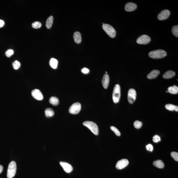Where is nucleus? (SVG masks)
<instances>
[{
  "label": "nucleus",
  "mask_w": 178,
  "mask_h": 178,
  "mask_svg": "<svg viewBox=\"0 0 178 178\" xmlns=\"http://www.w3.org/2000/svg\"><path fill=\"white\" fill-rule=\"evenodd\" d=\"M148 55L150 58L153 59H159L165 57L167 55V53L165 50L159 49L149 52Z\"/></svg>",
  "instance_id": "nucleus-1"
},
{
  "label": "nucleus",
  "mask_w": 178,
  "mask_h": 178,
  "mask_svg": "<svg viewBox=\"0 0 178 178\" xmlns=\"http://www.w3.org/2000/svg\"><path fill=\"white\" fill-rule=\"evenodd\" d=\"M17 165L16 162L12 161L9 165L7 172V178H13L16 174Z\"/></svg>",
  "instance_id": "nucleus-2"
},
{
  "label": "nucleus",
  "mask_w": 178,
  "mask_h": 178,
  "mask_svg": "<svg viewBox=\"0 0 178 178\" xmlns=\"http://www.w3.org/2000/svg\"><path fill=\"white\" fill-rule=\"evenodd\" d=\"M83 125L88 128L94 135H98L99 128L97 125L95 123L91 121H85L83 122Z\"/></svg>",
  "instance_id": "nucleus-3"
},
{
  "label": "nucleus",
  "mask_w": 178,
  "mask_h": 178,
  "mask_svg": "<svg viewBox=\"0 0 178 178\" xmlns=\"http://www.w3.org/2000/svg\"><path fill=\"white\" fill-rule=\"evenodd\" d=\"M121 96V89L119 84H116L114 89L113 94V99L114 103H117L119 102Z\"/></svg>",
  "instance_id": "nucleus-4"
},
{
  "label": "nucleus",
  "mask_w": 178,
  "mask_h": 178,
  "mask_svg": "<svg viewBox=\"0 0 178 178\" xmlns=\"http://www.w3.org/2000/svg\"><path fill=\"white\" fill-rule=\"evenodd\" d=\"M102 28L104 31L110 37L114 38L116 35V32L114 28L108 24H104Z\"/></svg>",
  "instance_id": "nucleus-5"
},
{
  "label": "nucleus",
  "mask_w": 178,
  "mask_h": 178,
  "mask_svg": "<svg viewBox=\"0 0 178 178\" xmlns=\"http://www.w3.org/2000/svg\"><path fill=\"white\" fill-rule=\"evenodd\" d=\"M81 105L80 103L77 102L73 104L70 107L69 112L72 114L76 115L79 113L81 110Z\"/></svg>",
  "instance_id": "nucleus-6"
},
{
  "label": "nucleus",
  "mask_w": 178,
  "mask_h": 178,
  "mask_svg": "<svg viewBox=\"0 0 178 178\" xmlns=\"http://www.w3.org/2000/svg\"><path fill=\"white\" fill-rule=\"evenodd\" d=\"M150 41L149 36L146 35H143L138 38L136 42L138 44L146 45L148 44Z\"/></svg>",
  "instance_id": "nucleus-7"
},
{
  "label": "nucleus",
  "mask_w": 178,
  "mask_h": 178,
  "mask_svg": "<svg viewBox=\"0 0 178 178\" xmlns=\"http://www.w3.org/2000/svg\"><path fill=\"white\" fill-rule=\"evenodd\" d=\"M137 93L135 90L133 88L130 89L128 93V100L130 104L133 103L136 99Z\"/></svg>",
  "instance_id": "nucleus-8"
},
{
  "label": "nucleus",
  "mask_w": 178,
  "mask_h": 178,
  "mask_svg": "<svg viewBox=\"0 0 178 178\" xmlns=\"http://www.w3.org/2000/svg\"><path fill=\"white\" fill-rule=\"evenodd\" d=\"M170 12L168 10H164L158 15L157 18L160 20H165L168 18L170 16Z\"/></svg>",
  "instance_id": "nucleus-9"
},
{
  "label": "nucleus",
  "mask_w": 178,
  "mask_h": 178,
  "mask_svg": "<svg viewBox=\"0 0 178 178\" xmlns=\"http://www.w3.org/2000/svg\"><path fill=\"white\" fill-rule=\"evenodd\" d=\"M129 161L127 159H123L119 161L116 165V168L119 170H121L125 168L128 165Z\"/></svg>",
  "instance_id": "nucleus-10"
},
{
  "label": "nucleus",
  "mask_w": 178,
  "mask_h": 178,
  "mask_svg": "<svg viewBox=\"0 0 178 178\" xmlns=\"http://www.w3.org/2000/svg\"><path fill=\"white\" fill-rule=\"evenodd\" d=\"M31 95L34 98L38 100H41L43 99V96L39 90L35 89L31 92Z\"/></svg>",
  "instance_id": "nucleus-11"
},
{
  "label": "nucleus",
  "mask_w": 178,
  "mask_h": 178,
  "mask_svg": "<svg viewBox=\"0 0 178 178\" xmlns=\"http://www.w3.org/2000/svg\"><path fill=\"white\" fill-rule=\"evenodd\" d=\"M60 164L63 168L64 171L67 173H70L73 170L72 166L67 163L61 162Z\"/></svg>",
  "instance_id": "nucleus-12"
},
{
  "label": "nucleus",
  "mask_w": 178,
  "mask_h": 178,
  "mask_svg": "<svg viewBox=\"0 0 178 178\" xmlns=\"http://www.w3.org/2000/svg\"><path fill=\"white\" fill-rule=\"evenodd\" d=\"M137 7L136 4L133 3H129L126 4L125 9L127 12H131L135 10Z\"/></svg>",
  "instance_id": "nucleus-13"
},
{
  "label": "nucleus",
  "mask_w": 178,
  "mask_h": 178,
  "mask_svg": "<svg viewBox=\"0 0 178 178\" xmlns=\"http://www.w3.org/2000/svg\"><path fill=\"white\" fill-rule=\"evenodd\" d=\"M109 76L107 74L104 75L102 80V83L104 88L106 89L108 88L109 84Z\"/></svg>",
  "instance_id": "nucleus-14"
},
{
  "label": "nucleus",
  "mask_w": 178,
  "mask_h": 178,
  "mask_svg": "<svg viewBox=\"0 0 178 178\" xmlns=\"http://www.w3.org/2000/svg\"><path fill=\"white\" fill-rule=\"evenodd\" d=\"M160 73L159 71L157 70H154L151 72L147 75V78L149 79H152L156 78Z\"/></svg>",
  "instance_id": "nucleus-15"
},
{
  "label": "nucleus",
  "mask_w": 178,
  "mask_h": 178,
  "mask_svg": "<svg viewBox=\"0 0 178 178\" xmlns=\"http://www.w3.org/2000/svg\"><path fill=\"white\" fill-rule=\"evenodd\" d=\"M175 75V73L174 72L171 70H169L164 74L163 77L165 79H169L173 77Z\"/></svg>",
  "instance_id": "nucleus-16"
},
{
  "label": "nucleus",
  "mask_w": 178,
  "mask_h": 178,
  "mask_svg": "<svg viewBox=\"0 0 178 178\" xmlns=\"http://www.w3.org/2000/svg\"><path fill=\"white\" fill-rule=\"evenodd\" d=\"M74 39L75 42L77 44H80L82 41V37L81 33L77 31L75 32L73 35Z\"/></svg>",
  "instance_id": "nucleus-17"
},
{
  "label": "nucleus",
  "mask_w": 178,
  "mask_h": 178,
  "mask_svg": "<svg viewBox=\"0 0 178 178\" xmlns=\"http://www.w3.org/2000/svg\"><path fill=\"white\" fill-rule=\"evenodd\" d=\"M153 165L157 168L160 169H162L164 167V164L163 162L160 160L154 161L153 162Z\"/></svg>",
  "instance_id": "nucleus-18"
},
{
  "label": "nucleus",
  "mask_w": 178,
  "mask_h": 178,
  "mask_svg": "<svg viewBox=\"0 0 178 178\" xmlns=\"http://www.w3.org/2000/svg\"><path fill=\"white\" fill-rule=\"evenodd\" d=\"M168 90V93L171 94H176L178 93V87L175 85L169 87Z\"/></svg>",
  "instance_id": "nucleus-19"
},
{
  "label": "nucleus",
  "mask_w": 178,
  "mask_h": 178,
  "mask_svg": "<svg viewBox=\"0 0 178 178\" xmlns=\"http://www.w3.org/2000/svg\"><path fill=\"white\" fill-rule=\"evenodd\" d=\"M54 18L53 16H50L47 19L46 26L48 29H50L51 28L53 25Z\"/></svg>",
  "instance_id": "nucleus-20"
},
{
  "label": "nucleus",
  "mask_w": 178,
  "mask_h": 178,
  "mask_svg": "<svg viewBox=\"0 0 178 178\" xmlns=\"http://www.w3.org/2000/svg\"><path fill=\"white\" fill-rule=\"evenodd\" d=\"M49 64L50 66L52 68L54 69H56L57 66L58 61L55 58H52L50 61Z\"/></svg>",
  "instance_id": "nucleus-21"
},
{
  "label": "nucleus",
  "mask_w": 178,
  "mask_h": 178,
  "mask_svg": "<svg viewBox=\"0 0 178 178\" xmlns=\"http://www.w3.org/2000/svg\"><path fill=\"white\" fill-rule=\"evenodd\" d=\"M50 103L52 104L54 106H57L59 103V101L58 99L56 97H52L49 99Z\"/></svg>",
  "instance_id": "nucleus-22"
},
{
  "label": "nucleus",
  "mask_w": 178,
  "mask_h": 178,
  "mask_svg": "<svg viewBox=\"0 0 178 178\" xmlns=\"http://www.w3.org/2000/svg\"><path fill=\"white\" fill-rule=\"evenodd\" d=\"M46 116L47 117H51L54 116L55 113L52 108H48L46 109L45 110Z\"/></svg>",
  "instance_id": "nucleus-23"
},
{
  "label": "nucleus",
  "mask_w": 178,
  "mask_h": 178,
  "mask_svg": "<svg viewBox=\"0 0 178 178\" xmlns=\"http://www.w3.org/2000/svg\"><path fill=\"white\" fill-rule=\"evenodd\" d=\"M171 31L173 35L176 37H178V26L176 25L172 27Z\"/></svg>",
  "instance_id": "nucleus-24"
},
{
  "label": "nucleus",
  "mask_w": 178,
  "mask_h": 178,
  "mask_svg": "<svg viewBox=\"0 0 178 178\" xmlns=\"http://www.w3.org/2000/svg\"><path fill=\"white\" fill-rule=\"evenodd\" d=\"M175 105H173L171 104H167L165 105V108L166 109H168L170 111H173L175 110Z\"/></svg>",
  "instance_id": "nucleus-25"
},
{
  "label": "nucleus",
  "mask_w": 178,
  "mask_h": 178,
  "mask_svg": "<svg viewBox=\"0 0 178 178\" xmlns=\"http://www.w3.org/2000/svg\"><path fill=\"white\" fill-rule=\"evenodd\" d=\"M13 66L15 70H18L20 67V63L18 60H15L13 63Z\"/></svg>",
  "instance_id": "nucleus-26"
},
{
  "label": "nucleus",
  "mask_w": 178,
  "mask_h": 178,
  "mask_svg": "<svg viewBox=\"0 0 178 178\" xmlns=\"http://www.w3.org/2000/svg\"><path fill=\"white\" fill-rule=\"evenodd\" d=\"M32 28L35 29H38L40 28L42 26V24L39 21H35L32 24Z\"/></svg>",
  "instance_id": "nucleus-27"
},
{
  "label": "nucleus",
  "mask_w": 178,
  "mask_h": 178,
  "mask_svg": "<svg viewBox=\"0 0 178 178\" xmlns=\"http://www.w3.org/2000/svg\"><path fill=\"white\" fill-rule=\"evenodd\" d=\"M143 123L141 121H139L138 120H136L134 123V126L135 127L136 129H140L142 126Z\"/></svg>",
  "instance_id": "nucleus-28"
},
{
  "label": "nucleus",
  "mask_w": 178,
  "mask_h": 178,
  "mask_svg": "<svg viewBox=\"0 0 178 178\" xmlns=\"http://www.w3.org/2000/svg\"><path fill=\"white\" fill-rule=\"evenodd\" d=\"M110 129H111L113 131H114L115 132V134L117 136H119L121 135V134H120V132H119V130L115 127L114 126H112L110 127Z\"/></svg>",
  "instance_id": "nucleus-29"
},
{
  "label": "nucleus",
  "mask_w": 178,
  "mask_h": 178,
  "mask_svg": "<svg viewBox=\"0 0 178 178\" xmlns=\"http://www.w3.org/2000/svg\"><path fill=\"white\" fill-rule=\"evenodd\" d=\"M14 52L13 50L12 49H9L7 50L5 52V55L8 57H10L12 55H13Z\"/></svg>",
  "instance_id": "nucleus-30"
},
{
  "label": "nucleus",
  "mask_w": 178,
  "mask_h": 178,
  "mask_svg": "<svg viewBox=\"0 0 178 178\" xmlns=\"http://www.w3.org/2000/svg\"><path fill=\"white\" fill-rule=\"evenodd\" d=\"M171 156L176 161H178V153L177 152H173L171 153Z\"/></svg>",
  "instance_id": "nucleus-31"
},
{
  "label": "nucleus",
  "mask_w": 178,
  "mask_h": 178,
  "mask_svg": "<svg viewBox=\"0 0 178 178\" xmlns=\"http://www.w3.org/2000/svg\"><path fill=\"white\" fill-rule=\"evenodd\" d=\"M153 141L154 143H158V142L161 141V138L158 135L154 136L153 138Z\"/></svg>",
  "instance_id": "nucleus-32"
},
{
  "label": "nucleus",
  "mask_w": 178,
  "mask_h": 178,
  "mask_svg": "<svg viewBox=\"0 0 178 178\" xmlns=\"http://www.w3.org/2000/svg\"><path fill=\"white\" fill-rule=\"evenodd\" d=\"M146 148L147 150L149 151H152L153 149V147L152 145L151 144H149L146 146Z\"/></svg>",
  "instance_id": "nucleus-33"
},
{
  "label": "nucleus",
  "mask_w": 178,
  "mask_h": 178,
  "mask_svg": "<svg viewBox=\"0 0 178 178\" xmlns=\"http://www.w3.org/2000/svg\"><path fill=\"white\" fill-rule=\"evenodd\" d=\"M82 73L86 74L90 72V70L87 68H84L82 69Z\"/></svg>",
  "instance_id": "nucleus-34"
},
{
  "label": "nucleus",
  "mask_w": 178,
  "mask_h": 178,
  "mask_svg": "<svg viewBox=\"0 0 178 178\" xmlns=\"http://www.w3.org/2000/svg\"><path fill=\"white\" fill-rule=\"evenodd\" d=\"M4 20L0 19V28H2L4 27Z\"/></svg>",
  "instance_id": "nucleus-35"
},
{
  "label": "nucleus",
  "mask_w": 178,
  "mask_h": 178,
  "mask_svg": "<svg viewBox=\"0 0 178 178\" xmlns=\"http://www.w3.org/2000/svg\"><path fill=\"white\" fill-rule=\"evenodd\" d=\"M3 170V166L0 165V173H2Z\"/></svg>",
  "instance_id": "nucleus-36"
},
{
  "label": "nucleus",
  "mask_w": 178,
  "mask_h": 178,
  "mask_svg": "<svg viewBox=\"0 0 178 178\" xmlns=\"http://www.w3.org/2000/svg\"><path fill=\"white\" fill-rule=\"evenodd\" d=\"M175 111L178 112V107L177 106H176L175 108Z\"/></svg>",
  "instance_id": "nucleus-37"
},
{
  "label": "nucleus",
  "mask_w": 178,
  "mask_h": 178,
  "mask_svg": "<svg viewBox=\"0 0 178 178\" xmlns=\"http://www.w3.org/2000/svg\"><path fill=\"white\" fill-rule=\"evenodd\" d=\"M166 92H167V93H168V91H166Z\"/></svg>",
  "instance_id": "nucleus-38"
},
{
  "label": "nucleus",
  "mask_w": 178,
  "mask_h": 178,
  "mask_svg": "<svg viewBox=\"0 0 178 178\" xmlns=\"http://www.w3.org/2000/svg\"><path fill=\"white\" fill-rule=\"evenodd\" d=\"M106 74H107V72H106Z\"/></svg>",
  "instance_id": "nucleus-39"
}]
</instances>
